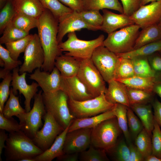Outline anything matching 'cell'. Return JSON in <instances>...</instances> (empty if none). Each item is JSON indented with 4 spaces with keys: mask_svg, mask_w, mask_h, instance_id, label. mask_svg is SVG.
<instances>
[{
    "mask_svg": "<svg viewBox=\"0 0 161 161\" xmlns=\"http://www.w3.org/2000/svg\"><path fill=\"white\" fill-rule=\"evenodd\" d=\"M59 22L48 9L38 18V35L43 48L44 60L41 69L51 72L55 67L57 57L62 55L57 39Z\"/></svg>",
    "mask_w": 161,
    "mask_h": 161,
    "instance_id": "1",
    "label": "cell"
},
{
    "mask_svg": "<svg viewBox=\"0 0 161 161\" xmlns=\"http://www.w3.org/2000/svg\"><path fill=\"white\" fill-rule=\"evenodd\" d=\"M4 149L7 161H20L26 157L34 158L43 152L21 130L9 133Z\"/></svg>",
    "mask_w": 161,
    "mask_h": 161,
    "instance_id": "2",
    "label": "cell"
},
{
    "mask_svg": "<svg viewBox=\"0 0 161 161\" xmlns=\"http://www.w3.org/2000/svg\"><path fill=\"white\" fill-rule=\"evenodd\" d=\"M42 94L46 112L51 113L65 129L75 118L70 112L67 95L61 90L52 92H43Z\"/></svg>",
    "mask_w": 161,
    "mask_h": 161,
    "instance_id": "3",
    "label": "cell"
},
{
    "mask_svg": "<svg viewBox=\"0 0 161 161\" xmlns=\"http://www.w3.org/2000/svg\"><path fill=\"white\" fill-rule=\"evenodd\" d=\"M140 28L134 24L108 34L103 45L117 55L130 52L134 49Z\"/></svg>",
    "mask_w": 161,
    "mask_h": 161,
    "instance_id": "4",
    "label": "cell"
},
{
    "mask_svg": "<svg viewBox=\"0 0 161 161\" xmlns=\"http://www.w3.org/2000/svg\"><path fill=\"white\" fill-rule=\"evenodd\" d=\"M71 114L75 118L95 116L111 110L114 104L107 100L104 92L97 97L81 101L68 99Z\"/></svg>",
    "mask_w": 161,
    "mask_h": 161,
    "instance_id": "5",
    "label": "cell"
},
{
    "mask_svg": "<svg viewBox=\"0 0 161 161\" xmlns=\"http://www.w3.org/2000/svg\"><path fill=\"white\" fill-rule=\"evenodd\" d=\"M121 132L116 117L104 120L92 129L91 144L96 148L109 151L117 144Z\"/></svg>",
    "mask_w": 161,
    "mask_h": 161,
    "instance_id": "6",
    "label": "cell"
},
{
    "mask_svg": "<svg viewBox=\"0 0 161 161\" xmlns=\"http://www.w3.org/2000/svg\"><path fill=\"white\" fill-rule=\"evenodd\" d=\"M68 39L59 44V48L64 54L81 60L90 58L95 49L102 45L105 40L104 35L101 34L93 40L85 41L78 39L75 32L68 33Z\"/></svg>",
    "mask_w": 161,
    "mask_h": 161,
    "instance_id": "7",
    "label": "cell"
},
{
    "mask_svg": "<svg viewBox=\"0 0 161 161\" xmlns=\"http://www.w3.org/2000/svg\"><path fill=\"white\" fill-rule=\"evenodd\" d=\"M42 94V91L40 90L35 95L33 107L29 112L16 117L21 126V130L32 139L43 126L42 119L46 112Z\"/></svg>",
    "mask_w": 161,
    "mask_h": 161,
    "instance_id": "8",
    "label": "cell"
},
{
    "mask_svg": "<svg viewBox=\"0 0 161 161\" xmlns=\"http://www.w3.org/2000/svg\"><path fill=\"white\" fill-rule=\"evenodd\" d=\"M77 76L93 98L105 92L106 89V81L91 58L81 60Z\"/></svg>",
    "mask_w": 161,
    "mask_h": 161,
    "instance_id": "9",
    "label": "cell"
},
{
    "mask_svg": "<svg viewBox=\"0 0 161 161\" xmlns=\"http://www.w3.org/2000/svg\"><path fill=\"white\" fill-rule=\"evenodd\" d=\"M105 81L115 79L120 57L103 45L97 47L91 58Z\"/></svg>",
    "mask_w": 161,
    "mask_h": 161,
    "instance_id": "10",
    "label": "cell"
},
{
    "mask_svg": "<svg viewBox=\"0 0 161 161\" xmlns=\"http://www.w3.org/2000/svg\"><path fill=\"white\" fill-rule=\"evenodd\" d=\"M43 119L44 123L42 127L32 140L44 152L51 146L56 137L64 129L49 112H46Z\"/></svg>",
    "mask_w": 161,
    "mask_h": 161,
    "instance_id": "11",
    "label": "cell"
},
{
    "mask_svg": "<svg viewBox=\"0 0 161 161\" xmlns=\"http://www.w3.org/2000/svg\"><path fill=\"white\" fill-rule=\"evenodd\" d=\"M24 53V62L19 69L20 74L25 72L31 73L37 68H41L44 56L38 34H33Z\"/></svg>",
    "mask_w": 161,
    "mask_h": 161,
    "instance_id": "12",
    "label": "cell"
},
{
    "mask_svg": "<svg viewBox=\"0 0 161 161\" xmlns=\"http://www.w3.org/2000/svg\"><path fill=\"white\" fill-rule=\"evenodd\" d=\"M92 129L82 128L68 131L64 145V153H79L86 150L91 144Z\"/></svg>",
    "mask_w": 161,
    "mask_h": 161,
    "instance_id": "13",
    "label": "cell"
},
{
    "mask_svg": "<svg viewBox=\"0 0 161 161\" xmlns=\"http://www.w3.org/2000/svg\"><path fill=\"white\" fill-rule=\"evenodd\" d=\"M129 17L142 29L158 24L161 19V0L141 6Z\"/></svg>",
    "mask_w": 161,
    "mask_h": 161,
    "instance_id": "14",
    "label": "cell"
},
{
    "mask_svg": "<svg viewBox=\"0 0 161 161\" xmlns=\"http://www.w3.org/2000/svg\"><path fill=\"white\" fill-rule=\"evenodd\" d=\"M13 70L12 79L10 85L12 87L13 92L16 95L18 90L20 94H22L24 95L25 98V109L26 112H28L31 109V101L37 93L39 85L37 83L34 82H33L31 84H28L26 80V72H24L19 75L18 67L13 69Z\"/></svg>",
    "mask_w": 161,
    "mask_h": 161,
    "instance_id": "15",
    "label": "cell"
},
{
    "mask_svg": "<svg viewBox=\"0 0 161 161\" xmlns=\"http://www.w3.org/2000/svg\"><path fill=\"white\" fill-rule=\"evenodd\" d=\"M29 78L36 81L44 92H52L61 90L62 76L55 66L51 72L35 69Z\"/></svg>",
    "mask_w": 161,
    "mask_h": 161,
    "instance_id": "16",
    "label": "cell"
},
{
    "mask_svg": "<svg viewBox=\"0 0 161 161\" xmlns=\"http://www.w3.org/2000/svg\"><path fill=\"white\" fill-rule=\"evenodd\" d=\"M82 29L96 31L100 28L90 25L82 18L79 13L73 11L59 23L57 39L59 44L66 34L79 31Z\"/></svg>",
    "mask_w": 161,
    "mask_h": 161,
    "instance_id": "17",
    "label": "cell"
},
{
    "mask_svg": "<svg viewBox=\"0 0 161 161\" xmlns=\"http://www.w3.org/2000/svg\"><path fill=\"white\" fill-rule=\"evenodd\" d=\"M61 90L66 93L68 99L81 101L93 98L77 76L62 77Z\"/></svg>",
    "mask_w": 161,
    "mask_h": 161,
    "instance_id": "18",
    "label": "cell"
},
{
    "mask_svg": "<svg viewBox=\"0 0 161 161\" xmlns=\"http://www.w3.org/2000/svg\"><path fill=\"white\" fill-rule=\"evenodd\" d=\"M102 10L103 21L100 30L108 34L118 29L134 24L129 16L123 13L116 14L107 9Z\"/></svg>",
    "mask_w": 161,
    "mask_h": 161,
    "instance_id": "19",
    "label": "cell"
},
{
    "mask_svg": "<svg viewBox=\"0 0 161 161\" xmlns=\"http://www.w3.org/2000/svg\"><path fill=\"white\" fill-rule=\"evenodd\" d=\"M107 83L108 87L104 92L107 100L114 104L120 103L130 107V104L126 86L115 79Z\"/></svg>",
    "mask_w": 161,
    "mask_h": 161,
    "instance_id": "20",
    "label": "cell"
},
{
    "mask_svg": "<svg viewBox=\"0 0 161 161\" xmlns=\"http://www.w3.org/2000/svg\"><path fill=\"white\" fill-rule=\"evenodd\" d=\"M81 62L80 59L62 54L56 58L55 66L59 70L62 77H71L77 76Z\"/></svg>",
    "mask_w": 161,
    "mask_h": 161,
    "instance_id": "21",
    "label": "cell"
},
{
    "mask_svg": "<svg viewBox=\"0 0 161 161\" xmlns=\"http://www.w3.org/2000/svg\"><path fill=\"white\" fill-rule=\"evenodd\" d=\"M70 125L56 137L49 148L34 158L35 161H51L64 154V145Z\"/></svg>",
    "mask_w": 161,
    "mask_h": 161,
    "instance_id": "22",
    "label": "cell"
},
{
    "mask_svg": "<svg viewBox=\"0 0 161 161\" xmlns=\"http://www.w3.org/2000/svg\"><path fill=\"white\" fill-rule=\"evenodd\" d=\"M114 117H116L112 109L95 116L76 118L70 124L68 131L82 128L92 129L103 121Z\"/></svg>",
    "mask_w": 161,
    "mask_h": 161,
    "instance_id": "23",
    "label": "cell"
},
{
    "mask_svg": "<svg viewBox=\"0 0 161 161\" xmlns=\"http://www.w3.org/2000/svg\"><path fill=\"white\" fill-rule=\"evenodd\" d=\"M130 107L137 114L144 128L151 137L154 120L152 104H134L131 105Z\"/></svg>",
    "mask_w": 161,
    "mask_h": 161,
    "instance_id": "24",
    "label": "cell"
},
{
    "mask_svg": "<svg viewBox=\"0 0 161 161\" xmlns=\"http://www.w3.org/2000/svg\"><path fill=\"white\" fill-rule=\"evenodd\" d=\"M17 13H21L38 18L44 8L39 0H13Z\"/></svg>",
    "mask_w": 161,
    "mask_h": 161,
    "instance_id": "25",
    "label": "cell"
},
{
    "mask_svg": "<svg viewBox=\"0 0 161 161\" xmlns=\"http://www.w3.org/2000/svg\"><path fill=\"white\" fill-rule=\"evenodd\" d=\"M124 84L126 87L154 92V84L160 80L155 77H145L136 75L125 79H116Z\"/></svg>",
    "mask_w": 161,
    "mask_h": 161,
    "instance_id": "26",
    "label": "cell"
},
{
    "mask_svg": "<svg viewBox=\"0 0 161 161\" xmlns=\"http://www.w3.org/2000/svg\"><path fill=\"white\" fill-rule=\"evenodd\" d=\"M161 39V31L158 24L142 29L136 39L134 49ZM133 49V50H134Z\"/></svg>",
    "mask_w": 161,
    "mask_h": 161,
    "instance_id": "27",
    "label": "cell"
},
{
    "mask_svg": "<svg viewBox=\"0 0 161 161\" xmlns=\"http://www.w3.org/2000/svg\"><path fill=\"white\" fill-rule=\"evenodd\" d=\"M135 75L145 77H155L161 80V75L158 74L152 69L148 57H139L131 59Z\"/></svg>",
    "mask_w": 161,
    "mask_h": 161,
    "instance_id": "28",
    "label": "cell"
},
{
    "mask_svg": "<svg viewBox=\"0 0 161 161\" xmlns=\"http://www.w3.org/2000/svg\"><path fill=\"white\" fill-rule=\"evenodd\" d=\"M84 10L110 9L123 13L122 6L118 0H83Z\"/></svg>",
    "mask_w": 161,
    "mask_h": 161,
    "instance_id": "29",
    "label": "cell"
},
{
    "mask_svg": "<svg viewBox=\"0 0 161 161\" xmlns=\"http://www.w3.org/2000/svg\"><path fill=\"white\" fill-rule=\"evenodd\" d=\"M44 8L49 10L59 23L73 12L59 0H39Z\"/></svg>",
    "mask_w": 161,
    "mask_h": 161,
    "instance_id": "30",
    "label": "cell"
},
{
    "mask_svg": "<svg viewBox=\"0 0 161 161\" xmlns=\"http://www.w3.org/2000/svg\"><path fill=\"white\" fill-rule=\"evenodd\" d=\"M161 51V39L149 43L129 52L117 55L119 57L131 59L139 57H148Z\"/></svg>",
    "mask_w": 161,
    "mask_h": 161,
    "instance_id": "31",
    "label": "cell"
},
{
    "mask_svg": "<svg viewBox=\"0 0 161 161\" xmlns=\"http://www.w3.org/2000/svg\"><path fill=\"white\" fill-rule=\"evenodd\" d=\"M128 107L123 104L116 103L112 109L119 126L123 133L128 144L131 142L132 140L128 124L127 112Z\"/></svg>",
    "mask_w": 161,
    "mask_h": 161,
    "instance_id": "32",
    "label": "cell"
},
{
    "mask_svg": "<svg viewBox=\"0 0 161 161\" xmlns=\"http://www.w3.org/2000/svg\"><path fill=\"white\" fill-rule=\"evenodd\" d=\"M12 21L19 29L29 32L31 29L37 28L38 18L24 13H16Z\"/></svg>",
    "mask_w": 161,
    "mask_h": 161,
    "instance_id": "33",
    "label": "cell"
},
{
    "mask_svg": "<svg viewBox=\"0 0 161 161\" xmlns=\"http://www.w3.org/2000/svg\"><path fill=\"white\" fill-rule=\"evenodd\" d=\"M26 112L20 104L18 97L14 95L12 88L10 89L9 97L4 106L2 114L6 117L10 118Z\"/></svg>",
    "mask_w": 161,
    "mask_h": 161,
    "instance_id": "34",
    "label": "cell"
},
{
    "mask_svg": "<svg viewBox=\"0 0 161 161\" xmlns=\"http://www.w3.org/2000/svg\"><path fill=\"white\" fill-rule=\"evenodd\" d=\"M126 87L130 105L149 103L153 100L154 92Z\"/></svg>",
    "mask_w": 161,
    "mask_h": 161,
    "instance_id": "35",
    "label": "cell"
},
{
    "mask_svg": "<svg viewBox=\"0 0 161 161\" xmlns=\"http://www.w3.org/2000/svg\"><path fill=\"white\" fill-rule=\"evenodd\" d=\"M0 38V44L14 41L20 39L29 34V32L21 30L16 27L12 21L5 27Z\"/></svg>",
    "mask_w": 161,
    "mask_h": 161,
    "instance_id": "36",
    "label": "cell"
},
{
    "mask_svg": "<svg viewBox=\"0 0 161 161\" xmlns=\"http://www.w3.org/2000/svg\"><path fill=\"white\" fill-rule=\"evenodd\" d=\"M135 145L144 159L152 153L151 137L143 128L135 140Z\"/></svg>",
    "mask_w": 161,
    "mask_h": 161,
    "instance_id": "37",
    "label": "cell"
},
{
    "mask_svg": "<svg viewBox=\"0 0 161 161\" xmlns=\"http://www.w3.org/2000/svg\"><path fill=\"white\" fill-rule=\"evenodd\" d=\"M33 36V34H29L19 40L5 44L6 49L13 59L18 60L20 54L24 52Z\"/></svg>",
    "mask_w": 161,
    "mask_h": 161,
    "instance_id": "38",
    "label": "cell"
},
{
    "mask_svg": "<svg viewBox=\"0 0 161 161\" xmlns=\"http://www.w3.org/2000/svg\"><path fill=\"white\" fill-rule=\"evenodd\" d=\"M134 75L133 66L131 59L120 57L115 79L127 78Z\"/></svg>",
    "mask_w": 161,
    "mask_h": 161,
    "instance_id": "39",
    "label": "cell"
},
{
    "mask_svg": "<svg viewBox=\"0 0 161 161\" xmlns=\"http://www.w3.org/2000/svg\"><path fill=\"white\" fill-rule=\"evenodd\" d=\"M13 0H7L0 12V34H2L6 26L11 21L16 13Z\"/></svg>",
    "mask_w": 161,
    "mask_h": 161,
    "instance_id": "40",
    "label": "cell"
},
{
    "mask_svg": "<svg viewBox=\"0 0 161 161\" xmlns=\"http://www.w3.org/2000/svg\"><path fill=\"white\" fill-rule=\"evenodd\" d=\"M105 150L97 148L92 145L87 150L81 152L79 156L80 160L82 161H104L108 160Z\"/></svg>",
    "mask_w": 161,
    "mask_h": 161,
    "instance_id": "41",
    "label": "cell"
},
{
    "mask_svg": "<svg viewBox=\"0 0 161 161\" xmlns=\"http://www.w3.org/2000/svg\"><path fill=\"white\" fill-rule=\"evenodd\" d=\"M127 116L130 136L131 139L135 140L144 127L140 119L136 116L130 107L128 108Z\"/></svg>",
    "mask_w": 161,
    "mask_h": 161,
    "instance_id": "42",
    "label": "cell"
},
{
    "mask_svg": "<svg viewBox=\"0 0 161 161\" xmlns=\"http://www.w3.org/2000/svg\"><path fill=\"white\" fill-rule=\"evenodd\" d=\"M83 20L88 24L100 29L103 21V17L97 10H83L79 13Z\"/></svg>",
    "mask_w": 161,
    "mask_h": 161,
    "instance_id": "43",
    "label": "cell"
},
{
    "mask_svg": "<svg viewBox=\"0 0 161 161\" xmlns=\"http://www.w3.org/2000/svg\"><path fill=\"white\" fill-rule=\"evenodd\" d=\"M160 127L154 120L151 136L152 154L161 158V130Z\"/></svg>",
    "mask_w": 161,
    "mask_h": 161,
    "instance_id": "44",
    "label": "cell"
},
{
    "mask_svg": "<svg viewBox=\"0 0 161 161\" xmlns=\"http://www.w3.org/2000/svg\"><path fill=\"white\" fill-rule=\"evenodd\" d=\"M12 79V74H8L0 83V112L2 113L4 104L10 95V86Z\"/></svg>",
    "mask_w": 161,
    "mask_h": 161,
    "instance_id": "45",
    "label": "cell"
},
{
    "mask_svg": "<svg viewBox=\"0 0 161 161\" xmlns=\"http://www.w3.org/2000/svg\"><path fill=\"white\" fill-rule=\"evenodd\" d=\"M0 58L4 63V69L9 71L18 67L22 63L20 60L13 59L11 56L9 51L1 44H0Z\"/></svg>",
    "mask_w": 161,
    "mask_h": 161,
    "instance_id": "46",
    "label": "cell"
},
{
    "mask_svg": "<svg viewBox=\"0 0 161 161\" xmlns=\"http://www.w3.org/2000/svg\"><path fill=\"white\" fill-rule=\"evenodd\" d=\"M112 149H114V154L116 160L129 161V148L124 140H121Z\"/></svg>",
    "mask_w": 161,
    "mask_h": 161,
    "instance_id": "47",
    "label": "cell"
},
{
    "mask_svg": "<svg viewBox=\"0 0 161 161\" xmlns=\"http://www.w3.org/2000/svg\"><path fill=\"white\" fill-rule=\"evenodd\" d=\"M21 126L12 117H5L0 112V129L5 130L9 133L14 132L21 130Z\"/></svg>",
    "mask_w": 161,
    "mask_h": 161,
    "instance_id": "48",
    "label": "cell"
},
{
    "mask_svg": "<svg viewBox=\"0 0 161 161\" xmlns=\"http://www.w3.org/2000/svg\"><path fill=\"white\" fill-rule=\"evenodd\" d=\"M123 8V14L130 16L141 6V0H120Z\"/></svg>",
    "mask_w": 161,
    "mask_h": 161,
    "instance_id": "49",
    "label": "cell"
},
{
    "mask_svg": "<svg viewBox=\"0 0 161 161\" xmlns=\"http://www.w3.org/2000/svg\"><path fill=\"white\" fill-rule=\"evenodd\" d=\"M150 65L157 74L161 75V54L156 52L148 56Z\"/></svg>",
    "mask_w": 161,
    "mask_h": 161,
    "instance_id": "50",
    "label": "cell"
},
{
    "mask_svg": "<svg viewBox=\"0 0 161 161\" xmlns=\"http://www.w3.org/2000/svg\"><path fill=\"white\" fill-rule=\"evenodd\" d=\"M73 11L80 13L84 10L83 0H59Z\"/></svg>",
    "mask_w": 161,
    "mask_h": 161,
    "instance_id": "51",
    "label": "cell"
},
{
    "mask_svg": "<svg viewBox=\"0 0 161 161\" xmlns=\"http://www.w3.org/2000/svg\"><path fill=\"white\" fill-rule=\"evenodd\" d=\"M130 150L129 161H142L144 159L136 146L132 142L128 144Z\"/></svg>",
    "mask_w": 161,
    "mask_h": 161,
    "instance_id": "52",
    "label": "cell"
},
{
    "mask_svg": "<svg viewBox=\"0 0 161 161\" xmlns=\"http://www.w3.org/2000/svg\"><path fill=\"white\" fill-rule=\"evenodd\" d=\"M152 105L154 110V119L161 127V102L156 99L152 102Z\"/></svg>",
    "mask_w": 161,
    "mask_h": 161,
    "instance_id": "53",
    "label": "cell"
},
{
    "mask_svg": "<svg viewBox=\"0 0 161 161\" xmlns=\"http://www.w3.org/2000/svg\"><path fill=\"white\" fill-rule=\"evenodd\" d=\"M79 158V153L64 154L57 158V160L60 161H77Z\"/></svg>",
    "mask_w": 161,
    "mask_h": 161,
    "instance_id": "54",
    "label": "cell"
},
{
    "mask_svg": "<svg viewBox=\"0 0 161 161\" xmlns=\"http://www.w3.org/2000/svg\"><path fill=\"white\" fill-rule=\"evenodd\" d=\"M8 134H6L5 131L0 129V161H2L1 156L2 153L3 149L4 148L5 146V144L8 138Z\"/></svg>",
    "mask_w": 161,
    "mask_h": 161,
    "instance_id": "55",
    "label": "cell"
},
{
    "mask_svg": "<svg viewBox=\"0 0 161 161\" xmlns=\"http://www.w3.org/2000/svg\"><path fill=\"white\" fill-rule=\"evenodd\" d=\"M153 91L161 99V80L156 82L154 87Z\"/></svg>",
    "mask_w": 161,
    "mask_h": 161,
    "instance_id": "56",
    "label": "cell"
},
{
    "mask_svg": "<svg viewBox=\"0 0 161 161\" xmlns=\"http://www.w3.org/2000/svg\"><path fill=\"white\" fill-rule=\"evenodd\" d=\"M145 161H161V158L151 154L144 158Z\"/></svg>",
    "mask_w": 161,
    "mask_h": 161,
    "instance_id": "57",
    "label": "cell"
},
{
    "mask_svg": "<svg viewBox=\"0 0 161 161\" xmlns=\"http://www.w3.org/2000/svg\"><path fill=\"white\" fill-rule=\"evenodd\" d=\"M10 73V71H7L4 69L1 70L0 71V78L4 79Z\"/></svg>",
    "mask_w": 161,
    "mask_h": 161,
    "instance_id": "58",
    "label": "cell"
},
{
    "mask_svg": "<svg viewBox=\"0 0 161 161\" xmlns=\"http://www.w3.org/2000/svg\"><path fill=\"white\" fill-rule=\"evenodd\" d=\"M160 0H141V6L146 5L149 2H152L154 1H158Z\"/></svg>",
    "mask_w": 161,
    "mask_h": 161,
    "instance_id": "59",
    "label": "cell"
},
{
    "mask_svg": "<svg viewBox=\"0 0 161 161\" xmlns=\"http://www.w3.org/2000/svg\"><path fill=\"white\" fill-rule=\"evenodd\" d=\"M7 0H0V9H1L6 4Z\"/></svg>",
    "mask_w": 161,
    "mask_h": 161,
    "instance_id": "60",
    "label": "cell"
},
{
    "mask_svg": "<svg viewBox=\"0 0 161 161\" xmlns=\"http://www.w3.org/2000/svg\"><path fill=\"white\" fill-rule=\"evenodd\" d=\"M20 161H35L34 158L26 157L21 159Z\"/></svg>",
    "mask_w": 161,
    "mask_h": 161,
    "instance_id": "61",
    "label": "cell"
},
{
    "mask_svg": "<svg viewBox=\"0 0 161 161\" xmlns=\"http://www.w3.org/2000/svg\"><path fill=\"white\" fill-rule=\"evenodd\" d=\"M158 26H159L160 30L161 31V19H160V21L158 23Z\"/></svg>",
    "mask_w": 161,
    "mask_h": 161,
    "instance_id": "62",
    "label": "cell"
},
{
    "mask_svg": "<svg viewBox=\"0 0 161 161\" xmlns=\"http://www.w3.org/2000/svg\"><path fill=\"white\" fill-rule=\"evenodd\" d=\"M159 52L161 54V51H160L159 52Z\"/></svg>",
    "mask_w": 161,
    "mask_h": 161,
    "instance_id": "63",
    "label": "cell"
}]
</instances>
